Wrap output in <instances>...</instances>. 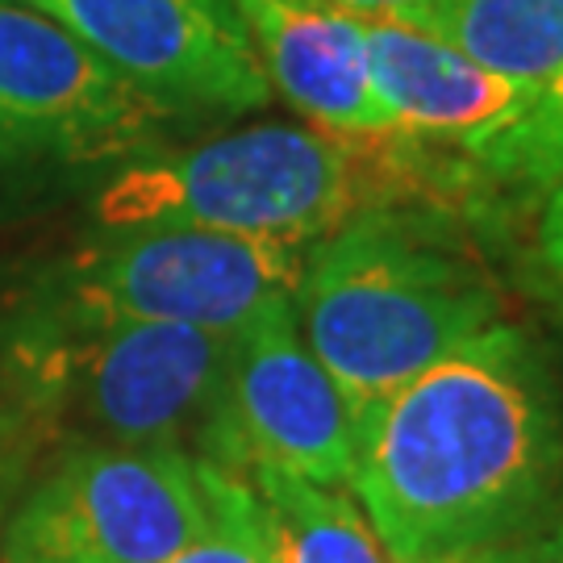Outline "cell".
Instances as JSON below:
<instances>
[{
  "label": "cell",
  "instance_id": "cell-8",
  "mask_svg": "<svg viewBox=\"0 0 563 563\" xmlns=\"http://www.w3.org/2000/svg\"><path fill=\"white\" fill-rule=\"evenodd\" d=\"M71 30L163 113H246L272 84L234 0H21Z\"/></svg>",
  "mask_w": 563,
  "mask_h": 563
},
{
  "label": "cell",
  "instance_id": "cell-1",
  "mask_svg": "<svg viewBox=\"0 0 563 563\" xmlns=\"http://www.w3.org/2000/svg\"><path fill=\"white\" fill-rule=\"evenodd\" d=\"M560 488L555 372L497 322L363 418L346 493L388 563H526Z\"/></svg>",
  "mask_w": 563,
  "mask_h": 563
},
{
  "label": "cell",
  "instance_id": "cell-15",
  "mask_svg": "<svg viewBox=\"0 0 563 563\" xmlns=\"http://www.w3.org/2000/svg\"><path fill=\"white\" fill-rule=\"evenodd\" d=\"M534 260H539V280L555 305L563 322V180L547 192L543 213H539V239H534Z\"/></svg>",
  "mask_w": 563,
  "mask_h": 563
},
{
  "label": "cell",
  "instance_id": "cell-18",
  "mask_svg": "<svg viewBox=\"0 0 563 563\" xmlns=\"http://www.w3.org/2000/svg\"><path fill=\"white\" fill-rule=\"evenodd\" d=\"M21 155H30V146L21 142V134L9 125V121L0 118V163L4 159H21Z\"/></svg>",
  "mask_w": 563,
  "mask_h": 563
},
{
  "label": "cell",
  "instance_id": "cell-4",
  "mask_svg": "<svg viewBox=\"0 0 563 563\" xmlns=\"http://www.w3.org/2000/svg\"><path fill=\"white\" fill-rule=\"evenodd\" d=\"M67 263L42 325L176 322L234 339L272 305L292 301L305 246L192 225L104 230Z\"/></svg>",
  "mask_w": 563,
  "mask_h": 563
},
{
  "label": "cell",
  "instance_id": "cell-3",
  "mask_svg": "<svg viewBox=\"0 0 563 563\" xmlns=\"http://www.w3.org/2000/svg\"><path fill=\"white\" fill-rule=\"evenodd\" d=\"M418 180H439L422 142L334 134L318 125H246L180 155L130 163L97 197L101 230L192 225L309 246L367 205H401Z\"/></svg>",
  "mask_w": 563,
  "mask_h": 563
},
{
  "label": "cell",
  "instance_id": "cell-17",
  "mask_svg": "<svg viewBox=\"0 0 563 563\" xmlns=\"http://www.w3.org/2000/svg\"><path fill=\"white\" fill-rule=\"evenodd\" d=\"M526 563H563V488L555 509H551V518H547L543 534H539V543L530 547Z\"/></svg>",
  "mask_w": 563,
  "mask_h": 563
},
{
  "label": "cell",
  "instance_id": "cell-9",
  "mask_svg": "<svg viewBox=\"0 0 563 563\" xmlns=\"http://www.w3.org/2000/svg\"><path fill=\"white\" fill-rule=\"evenodd\" d=\"M0 118L30 155L109 159L151 146L172 113L146 101L55 18L0 0Z\"/></svg>",
  "mask_w": 563,
  "mask_h": 563
},
{
  "label": "cell",
  "instance_id": "cell-10",
  "mask_svg": "<svg viewBox=\"0 0 563 563\" xmlns=\"http://www.w3.org/2000/svg\"><path fill=\"white\" fill-rule=\"evenodd\" d=\"M526 92V118L476 180L551 192L563 180V0H443L426 25Z\"/></svg>",
  "mask_w": 563,
  "mask_h": 563
},
{
  "label": "cell",
  "instance_id": "cell-13",
  "mask_svg": "<svg viewBox=\"0 0 563 563\" xmlns=\"http://www.w3.org/2000/svg\"><path fill=\"white\" fill-rule=\"evenodd\" d=\"M246 481L267 509L276 563H388L376 530L346 488H325L276 467H260Z\"/></svg>",
  "mask_w": 563,
  "mask_h": 563
},
{
  "label": "cell",
  "instance_id": "cell-16",
  "mask_svg": "<svg viewBox=\"0 0 563 563\" xmlns=\"http://www.w3.org/2000/svg\"><path fill=\"white\" fill-rule=\"evenodd\" d=\"M318 4L339 9V13L360 21H401V25L426 30L443 0H318Z\"/></svg>",
  "mask_w": 563,
  "mask_h": 563
},
{
  "label": "cell",
  "instance_id": "cell-12",
  "mask_svg": "<svg viewBox=\"0 0 563 563\" xmlns=\"http://www.w3.org/2000/svg\"><path fill=\"white\" fill-rule=\"evenodd\" d=\"M260 51L272 92L318 130L388 134L360 18L318 0H234Z\"/></svg>",
  "mask_w": 563,
  "mask_h": 563
},
{
  "label": "cell",
  "instance_id": "cell-7",
  "mask_svg": "<svg viewBox=\"0 0 563 563\" xmlns=\"http://www.w3.org/2000/svg\"><path fill=\"white\" fill-rule=\"evenodd\" d=\"M355 443V413L301 339L292 301L272 305L234 334L222 401L197 460L239 476L276 467L325 488H351Z\"/></svg>",
  "mask_w": 563,
  "mask_h": 563
},
{
  "label": "cell",
  "instance_id": "cell-14",
  "mask_svg": "<svg viewBox=\"0 0 563 563\" xmlns=\"http://www.w3.org/2000/svg\"><path fill=\"white\" fill-rule=\"evenodd\" d=\"M205 522L167 563H276L272 522L255 484L201 460Z\"/></svg>",
  "mask_w": 563,
  "mask_h": 563
},
{
  "label": "cell",
  "instance_id": "cell-2",
  "mask_svg": "<svg viewBox=\"0 0 563 563\" xmlns=\"http://www.w3.org/2000/svg\"><path fill=\"white\" fill-rule=\"evenodd\" d=\"M501 292L439 209L367 205L305 246L292 318L355 426L460 342L497 325Z\"/></svg>",
  "mask_w": 563,
  "mask_h": 563
},
{
  "label": "cell",
  "instance_id": "cell-5",
  "mask_svg": "<svg viewBox=\"0 0 563 563\" xmlns=\"http://www.w3.org/2000/svg\"><path fill=\"white\" fill-rule=\"evenodd\" d=\"M205 522L184 446H71L4 526V563H167Z\"/></svg>",
  "mask_w": 563,
  "mask_h": 563
},
{
  "label": "cell",
  "instance_id": "cell-11",
  "mask_svg": "<svg viewBox=\"0 0 563 563\" xmlns=\"http://www.w3.org/2000/svg\"><path fill=\"white\" fill-rule=\"evenodd\" d=\"M363 34L388 130L460 151L476 180L481 163L522 125V88L418 25L363 21Z\"/></svg>",
  "mask_w": 563,
  "mask_h": 563
},
{
  "label": "cell",
  "instance_id": "cell-6",
  "mask_svg": "<svg viewBox=\"0 0 563 563\" xmlns=\"http://www.w3.org/2000/svg\"><path fill=\"white\" fill-rule=\"evenodd\" d=\"M225 334L176 322L42 325L25 360L51 393L76 405L101 443L201 451L230 363Z\"/></svg>",
  "mask_w": 563,
  "mask_h": 563
}]
</instances>
